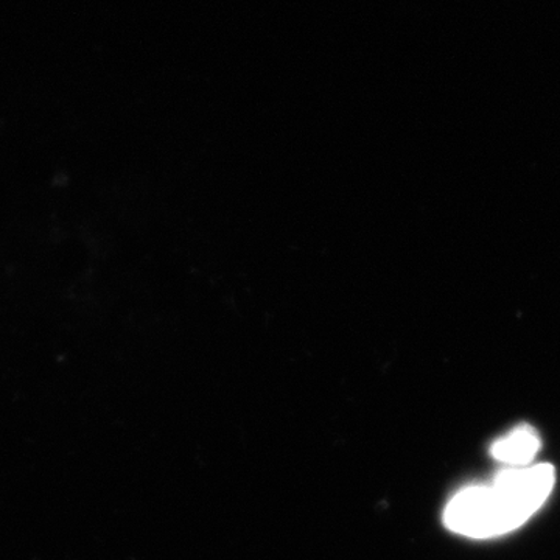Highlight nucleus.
Returning <instances> with one entry per match:
<instances>
[{
    "instance_id": "1",
    "label": "nucleus",
    "mask_w": 560,
    "mask_h": 560,
    "mask_svg": "<svg viewBox=\"0 0 560 560\" xmlns=\"http://www.w3.org/2000/svg\"><path fill=\"white\" fill-rule=\"evenodd\" d=\"M555 481L551 464L500 471L489 485L470 486L456 493L445 508V526L474 539L503 536L521 528L540 510Z\"/></svg>"
},
{
    "instance_id": "2",
    "label": "nucleus",
    "mask_w": 560,
    "mask_h": 560,
    "mask_svg": "<svg viewBox=\"0 0 560 560\" xmlns=\"http://www.w3.org/2000/svg\"><path fill=\"white\" fill-rule=\"evenodd\" d=\"M539 451V434L530 425L517 427L490 447L493 458L511 467H528Z\"/></svg>"
}]
</instances>
